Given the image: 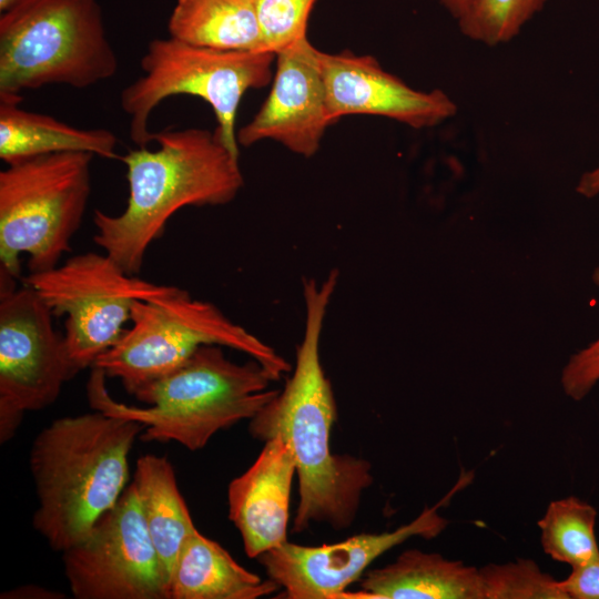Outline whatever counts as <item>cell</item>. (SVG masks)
<instances>
[{"label": "cell", "mask_w": 599, "mask_h": 599, "mask_svg": "<svg viewBox=\"0 0 599 599\" xmlns=\"http://www.w3.org/2000/svg\"><path fill=\"white\" fill-rule=\"evenodd\" d=\"M337 282L335 270L321 283L304 280L305 326L294 370L284 388L250 419L254 438L265 441L282 436L293 450L300 493L294 534L303 532L312 522H325L335 529L349 527L363 491L373 483L369 461L332 454L329 448L336 403L321 363L319 343Z\"/></svg>", "instance_id": "6da1fadb"}, {"label": "cell", "mask_w": 599, "mask_h": 599, "mask_svg": "<svg viewBox=\"0 0 599 599\" xmlns=\"http://www.w3.org/2000/svg\"><path fill=\"white\" fill-rule=\"evenodd\" d=\"M151 140L155 150L136 146L119 160L129 185L124 210L116 215L95 210L93 215V242L133 275L177 211L227 204L244 185L238 155L215 131L163 130L153 132Z\"/></svg>", "instance_id": "7a4b0ae2"}, {"label": "cell", "mask_w": 599, "mask_h": 599, "mask_svg": "<svg viewBox=\"0 0 599 599\" xmlns=\"http://www.w3.org/2000/svg\"><path fill=\"white\" fill-rule=\"evenodd\" d=\"M140 422L100 410L53 420L34 438L30 471L38 506L32 525L54 550L82 540L128 486Z\"/></svg>", "instance_id": "3957f363"}, {"label": "cell", "mask_w": 599, "mask_h": 599, "mask_svg": "<svg viewBox=\"0 0 599 599\" xmlns=\"http://www.w3.org/2000/svg\"><path fill=\"white\" fill-rule=\"evenodd\" d=\"M105 374L92 367L87 386L95 410L140 422L143 441H176L190 450L203 448L214 434L254 417L277 393V378L261 363L238 364L221 346H201L183 365L133 395L146 407L114 400Z\"/></svg>", "instance_id": "277c9868"}, {"label": "cell", "mask_w": 599, "mask_h": 599, "mask_svg": "<svg viewBox=\"0 0 599 599\" xmlns=\"http://www.w3.org/2000/svg\"><path fill=\"white\" fill-rule=\"evenodd\" d=\"M118 67L98 0H20L1 12L0 101L51 84L89 88Z\"/></svg>", "instance_id": "5b68a950"}, {"label": "cell", "mask_w": 599, "mask_h": 599, "mask_svg": "<svg viewBox=\"0 0 599 599\" xmlns=\"http://www.w3.org/2000/svg\"><path fill=\"white\" fill-rule=\"evenodd\" d=\"M204 345L245 353L277 379L291 370L286 359L215 305L195 300L176 286L135 302L130 326L92 367L106 377L118 378L133 395L140 387L179 368Z\"/></svg>", "instance_id": "8992f818"}, {"label": "cell", "mask_w": 599, "mask_h": 599, "mask_svg": "<svg viewBox=\"0 0 599 599\" xmlns=\"http://www.w3.org/2000/svg\"><path fill=\"white\" fill-rule=\"evenodd\" d=\"M93 154L61 152L28 158L0 171V271L20 276L47 271L70 251L91 193Z\"/></svg>", "instance_id": "52a82bcc"}, {"label": "cell", "mask_w": 599, "mask_h": 599, "mask_svg": "<svg viewBox=\"0 0 599 599\" xmlns=\"http://www.w3.org/2000/svg\"><path fill=\"white\" fill-rule=\"evenodd\" d=\"M276 54L270 51H225L193 45L172 37L153 39L141 58L142 75L120 94L130 116V139L149 146V118L165 99L193 95L211 105L215 132L225 146L240 154L235 121L243 95L273 80Z\"/></svg>", "instance_id": "ba28073f"}, {"label": "cell", "mask_w": 599, "mask_h": 599, "mask_svg": "<svg viewBox=\"0 0 599 599\" xmlns=\"http://www.w3.org/2000/svg\"><path fill=\"white\" fill-rule=\"evenodd\" d=\"M23 283L54 317H65L63 337L77 373L92 367L120 339L135 302L171 288L128 273L104 252L73 255L63 264L29 273Z\"/></svg>", "instance_id": "9c48e42d"}, {"label": "cell", "mask_w": 599, "mask_h": 599, "mask_svg": "<svg viewBox=\"0 0 599 599\" xmlns=\"http://www.w3.org/2000/svg\"><path fill=\"white\" fill-rule=\"evenodd\" d=\"M0 441L14 436L24 413L59 397L74 369L53 314L29 285L0 271Z\"/></svg>", "instance_id": "30bf717a"}, {"label": "cell", "mask_w": 599, "mask_h": 599, "mask_svg": "<svg viewBox=\"0 0 599 599\" xmlns=\"http://www.w3.org/2000/svg\"><path fill=\"white\" fill-rule=\"evenodd\" d=\"M62 562L77 599H169L132 483L89 534L62 552Z\"/></svg>", "instance_id": "8fae6325"}, {"label": "cell", "mask_w": 599, "mask_h": 599, "mask_svg": "<svg viewBox=\"0 0 599 599\" xmlns=\"http://www.w3.org/2000/svg\"><path fill=\"white\" fill-rule=\"evenodd\" d=\"M465 478L434 507H425L412 522L394 531L359 534L341 542L317 547L288 540L257 557L270 579L283 588L288 599H341L380 555L418 536L432 539L448 525L437 510L463 486Z\"/></svg>", "instance_id": "7c38bea8"}, {"label": "cell", "mask_w": 599, "mask_h": 599, "mask_svg": "<svg viewBox=\"0 0 599 599\" xmlns=\"http://www.w3.org/2000/svg\"><path fill=\"white\" fill-rule=\"evenodd\" d=\"M319 53L308 37L276 53L272 89L253 119L237 131L240 145L273 140L305 158L318 151L332 125Z\"/></svg>", "instance_id": "4fadbf2b"}, {"label": "cell", "mask_w": 599, "mask_h": 599, "mask_svg": "<svg viewBox=\"0 0 599 599\" xmlns=\"http://www.w3.org/2000/svg\"><path fill=\"white\" fill-rule=\"evenodd\" d=\"M319 60L332 124L342 116L365 114L389 118L419 130L436 126L457 112L444 91L415 90L385 71L372 55L321 51Z\"/></svg>", "instance_id": "5bb4252c"}, {"label": "cell", "mask_w": 599, "mask_h": 599, "mask_svg": "<svg viewBox=\"0 0 599 599\" xmlns=\"http://www.w3.org/2000/svg\"><path fill=\"white\" fill-rule=\"evenodd\" d=\"M296 463L290 444L273 436L252 466L227 489L229 517L250 558L287 541L292 481Z\"/></svg>", "instance_id": "9a60e30c"}, {"label": "cell", "mask_w": 599, "mask_h": 599, "mask_svg": "<svg viewBox=\"0 0 599 599\" xmlns=\"http://www.w3.org/2000/svg\"><path fill=\"white\" fill-rule=\"evenodd\" d=\"M361 586L341 599H483L479 568L418 549L367 571Z\"/></svg>", "instance_id": "2e32d148"}, {"label": "cell", "mask_w": 599, "mask_h": 599, "mask_svg": "<svg viewBox=\"0 0 599 599\" xmlns=\"http://www.w3.org/2000/svg\"><path fill=\"white\" fill-rule=\"evenodd\" d=\"M278 585L238 565L197 529L183 542L169 581V599H256Z\"/></svg>", "instance_id": "e0dca14e"}, {"label": "cell", "mask_w": 599, "mask_h": 599, "mask_svg": "<svg viewBox=\"0 0 599 599\" xmlns=\"http://www.w3.org/2000/svg\"><path fill=\"white\" fill-rule=\"evenodd\" d=\"M116 145V135L108 129L75 128L21 109L17 102L0 101V159L6 164L61 152H87L120 160Z\"/></svg>", "instance_id": "ac0fdd59"}, {"label": "cell", "mask_w": 599, "mask_h": 599, "mask_svg": "<svg viewBox=\"0 0 599 599\" xmlns=\"http://www.w3.org/2000/svg\"><path fill=\"white\" fill-rule=\"evenodd\" d=\"M132 484L169 590L181 547L196 528L179 490L174 468L166 457L141 456L135 464Z\"/></svg>", "instance_id": "d6986e66"}, {"label": "cell", "mask_w": 599, "mask_h": 599, "mask_svg": "<svg viewBox=\"0 0 599 599\" xmlns=\"http://www.w3.org/2000/svg\"><path fill=\"white\" fill-rule=\"evenodd\" d=\"M169 37L225 51H266L255 0H176Z\"/></svg>", "instance_id": "ffe728a7"}, {"label": "cell", "mask_w": 599, "mask_h": 599, "mask_svg": "<svg viewBox=\"0 0 599 599\" xmlns=\"http://www.w3.org/2000/svg\"><path fill=\"white\" fill-rule=\"evenodd\" d=\"M596 518V509L577 497L551 501L538 521L544 551L572 568L598 559Z\"/></svg>", "instance_id": "44dd1931"}, {"label": "cell", "mask_w": 599, "mask_h": 599, "mask_svg": "<svg viewBox=\"0 0 599 599\" xmlns=\"http://www.w3.org/2000/svg\"><path fill=\"white\" fill-rule=\"evenodd\" d=\"M548 0H471L456 20L468 39L486 45L512 40Z\"/></svg>", "instance_id": "7402d4cb"}, {"label": "cell", "mask_w": 599, "mask_h": 599, "mask_svg": "<svg viewBox=\"0 0 599 599\" xmlns=\"http://www.w3.org/2000/svg\"><path fill=\"white\" fill-rule=\"evenodd\" d=\"M483 599H568L560 580L530 559L479 568Z\"/></svg>", "instance_id": "603a6c76"}, {"label": "cell", "mask_w": 599, "mask_h": 599, "mask_svg": "<svg viewBox=\"0 0 599 599\" xmlns=\"http://www.w3.org/2000/svg\"><path fill=\"white\" fill-rule=\"evenodd\" d=\"M317 0H255L266 51L277 53L307 37L308 19Z\"/></svg>", "instance_id": "cb8c5ba5"}, {"label": "cell", "mask_w": 599, "mask_h": 599, "mask_svg": "<svg viewBox=\"0 0 599 599\" xmlns=\"http://www.w3.org/2000/svg\"><path fill=\"white\" fill-rule=\"evenodd\" d=\"M592 281L599 287V266L592 273ZM599 382V337L583 349L573 354L561 374V385L566 395L573 400L586 397Z\"/></svg>", "instance_id": "d4e9b609"}, {"label": "cell", "mask_w": 599, "mask_h": 599, "mask_svg": "<svg viewBox=\"0 0 599 599\" xmlns=\"http://www.w3.org/2000/svg\"><path fill=\"white\" fill-rule=\"evenodd\" d=\"M560 586L568 599H599V558L572 568Z\"/></svg>", "instance_id": "484cf974"}, {"label": "cell", "mask_w": 599, "mask_h": 599, "mask_svg": "<svg viewBox=\"0 0 599 599\" xmlns=\"http://www.w3.org/2000/svg\"><path fill=\"white\" fill-rule=\"evenodd\" d=\"M58 593L38 586H22L1 595V598H28V599H59L63 598Z\"/></svg>", "instance_id": "4316f807"}, {"label": "cell", "mask_w": 599, "mask_h": 599, "mask_svg": "<svg viewBox=\"0 0 599 599\" xmlns=\"http://www.w3.org/2000/svg\"><path fill=\"white\" fill-rule=\"evenodd\" d=\"M576 191L585 197H593L599 194V164L581 175Z\"/></svg>", "instance_id": "83f0119b"}, {"label": "cell", "mask_w": 599, "mask_h": 599, "mask_svg": "<svg viewBox=\"0 0 599 599\" xmlns=\"http://www.w3.org/2000/svg\"><path fill=\"white\" fill-rule=\"evenodd\" d=\"M439 3L454 18L458 19L467 9L471 0H438Z\"/></svg>", "instance_id": "f1b7e54d"}, {"label": "cell", "mask_w": 599, "mask_h": 599, "mask_svg": "<svg viewBox=\"0 0 599 599\" xmlns=\"http://www.w3.org/2000/svg\"><path fill=\"white\" fill-rule=\"evenodd\" d=\"M20 0H0V12H3L13 7Z\"/></svg>", "instance_id": "f546056e"}]
</instances>
